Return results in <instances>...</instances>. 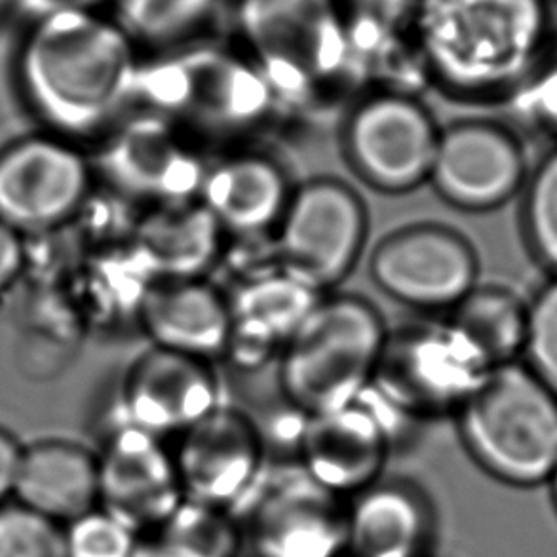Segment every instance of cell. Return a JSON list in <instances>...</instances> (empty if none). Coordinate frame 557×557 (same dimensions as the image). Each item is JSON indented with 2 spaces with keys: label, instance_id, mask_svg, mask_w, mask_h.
<instances>
[{
  "label": "cell",
  "instance_id": "6da1fadb",
  "mask_svg": "<svg viewBox=\"0 0 557 557\" xmlns=\"http://www.w3.org/2000/svg\"><path fill=\"white\" fill-rule=\"evenodd\" d=\"M23 98L65 137L106 128L136 91L137 46L83 2L50 7L23 33L15 58Z\"/></svg>",
  "mask_w": 557,
  "mask_h": 557
},
{
  "label": "cell",
  "instance_id": "7a4b0ae2",
  "mask_svg": "<svg viewBox=\"0 0 557 557\" xmlns=\"http://www.w3.org/2000/svg\"><path fill=\"white\" fill-rule=\"evenodd\" d=\"M424 67L460 96H512L548 61L550 0H414Z\"/></svg>",
  "mask_w": 557,
  "mask_h": 557
},
{
  "label": "cell",
  "instance_id": "3957f363",
  "mask_svg": "<svg viewBox=\"0 0 557 557\" xmlns=\"http://www.w3.org/2000/svg\"><path fill=\"white\" fill-rule=\"evenodd\" d=\"M388 333L362 295H322L280 352L282 396L302 419L355 404L370 392Z\"/></svg>",
  "mask_w": 557,
  "mask_h": 557
},
{
  "label": "cell",
  "instance_id": "277c9868",
  "mask_svg": "<svg viewBox=\"0 0 557 557\" xmlns=\"http://www.w3.org/2000/svg\"><path fill=\"white\" fill-rule=\"evenodd\" d=\"M472 459L516 487L548 483L557 470V396L525 363L490 371L457 411Z\"/></svg>",
  "mask_w": 557,
  "mask_h": 557
},
{
  "label": "cell",
  "instance_id": "5b68a950",
  "mask_svg": "<svg viewBox=\"0 0 557 557\" xmlns=\"http://www.w3.org/2000/svg\"><path fill=\"white\" fill-rule=\"evenodd\" d=\"M234 17L271 90L301 94L355 61L343 0H238Z\"/></svg>",
  "mask_w": 557,
  "mask_h": 557
},
{
  "label": "cell",
  "instance_id": "8992f818",
  "mask_svg": "<svg viewBox=\"0 0 557 557\" xmlns=\"http://www.w3.org/2000/svg\"><path fill=\"white\" fill-rule=\"evenodd\" d=\"M242 548L251 557H343L347 500L314 482L301 465H267L234 508Z\"/></svg>",
  "mask_w": 557,
  "mask_h": 557
},
{
  "label": "cell",
  "instance_id": "52a82bcc",
  "mask_svg": "<svg viewBox=\"0 0 557 557\" xmlns=\"http://www.w3.org/2000/svg\"><path fill=\"white\" fill-rule=\"evenodd\" d=\"M362 196L337 177H314L294 188L272 233L280 271L325 295L347 280L368 240Z\"/></svg>",
  "mask_w": 557,
  "mask_h": 557
},
{
  "label": "cell",
  "instance_id": "ba28073f",
  "mask_svg": "<svg viewBox=\"0 0 557 557\" xmlns=\"http://www.w3.org/2000/svg\"><path fill=\"white\" fill-rule=\"evenodd\" d=\"M490 362L447 320L388 333L371 388L406 417L457 413L490 375Z\"/></svg>",
  "mask_w": 557,
  "mask_h": 557
},
{
  "label": "cell",
  "instance_id": "9c48e42d",
  "mask_svg": "<svg viewBox=\"0 0 557 557\" xmlns=\"http://www.w3.org/2000/svg\"><path fill=\"white\" fill-rule=\"evenodd\" d=\"M440 129L419 99L388 88L360 99L348 113L343 151L366 185L404 195L429 183Z\"/></svg>",
  "mask_w": 557,
  "mask_h": 557
},
{
  "label": "cell",
  "instance_id": "30bf717a",
  "mask_svg": "<svg viewBox=\"0 0 557 557\" xmlns=\"http://www.w3.org/2000/svg\"><path fill=\"white\" fill-rule=\"evenodd\" d=\"M371 280L394 301L424 312H449L478 286L472 244L451 226L422 221L399 226L376 242Z\"/></svg>",
  "mask_w": 557,
  "mask_h": 557
},
{
  "label": "cell",
  "instance_id": "8fae6325",
  "mask_svg": "<svg viewBox=\"0 0 557 557\" xmlns=\"http://www.w3.org/2000/svg\"><path fill=\"white\" fill-rule=\"evenodd\" d=\"M91 168L63 137H29L0 154V221L15 233L52 231L90 195Z\"/></svg>",
  "mask_w": 557,
  "mask_h": 557
},
{
  "label": "cell",
  "instance_id": "7c38bea8",
  "mask_svg": "<svg viewBox=\"0 0 557 557\" xmlns=\"http://www.w3.org/2000/svg\"><path fill=\"white\" fill-rule=\"evenodd\" d=\"M172 453L185 500L228 513L269 465L261 429L225 404L182 432Z\"/></svg>",
  "mask_w": 557,
  "mask_h": 557
},
{
  "label": "cell",
  "instance_id": "4fadbf2b",
  "mask_svg": "<svg viewBox=\"0 0 557 557\" xmlns=\"http://www.w3.org/2000/svg\"><path fill=\"white\" fill-rule=\"evenodd\" d=\"M520 139L497 122L468 119L440 129L429 183L462 211L497 210L528 182Z\"/></svg>",
  "mask_w": 557,
  "mask_h": 557
},
{
  "label": "cell",
  "instance_id": "5bb4252c",
  "mask_svg": "<svg viewBox=\"0 0 557 557\" xmlns=\"http://www.w3.org/2000/svg\"><path fill=\"white\" fill-rule=\"evenodd\" d=\"M98 455L99 508L137 535L182 506L174 453L164 440L119 421Z\"/></svg>",
  "mask_w": 557,
  "mask_h": 557
},
{
  "label": "cell",
  "instance_id": "9a60e30c",
  "mask_svg": "<svg viewBox=\"0 0 557 557\" xmlns=\"http://www.w3.org/2000/svg\"><path fill=\"white\" fill-rule=\"evenodd\" d=\"M99 166L113 187L152 206L198 198L208 168L160 113L141 114L114 129Z\"/></svg>",
  "mask_w": 557,
  "mask_h": 557
},
{
  "label": "cell",
  "instance_id": "2e32d148",
  "mask_svg": "<svg viewBox=\"0 0 557 557\" xmlns=\"http://www.w3.org/2000/svg\"><path fill=\"white\" fill-rule=\"evenodd\" d=\"M392 434L381 413L366 399L302 419L297 432V462L335 493L350 498L381 480Z\"/></svg>",
  "mask_w": 557,
  "mask_h": 557
},
{
  "label": "cell",
  "instance_id": "e0dca14e",
  "mask_svg": "<svg viewBox=\"0 0 557 557\" xmlns=\"http://www.w3.org/2000/svg\"><path fill=\"white\" fill-rule=\"evenodd\" d=\"M213 366L164 348H149L124 379L119 421L162 440L180 436L223 404Z\"/></svg>",
  "mask_w": 557,
  "mask_h": 557
},
{
  "label": "cell",
  "instance_id": "ac0fdd59",
  "mask_svg": "<svg viewBox=\"0 0 557 557\" xmlns=\"http://www.w3.org/2000/svg\"><path fill=\"white\" fill-rule=\"evenodd\" d=\"M137 322L151 347L211 363L225 358L233 330L228 295L208 278L154 280Z\"/></svg>",
  "mask_w": 557,
  "mask_h": 557
},
{
  "label": "cell",
  "instance_id": "d6986e66",
  "mask_svg": "<svg viewBox=\"0 0 557 557\" xmlns=\"http://www.w3.org/2000/svg\"><path fill=\"white\" fill-rule=\"evenodd\" d=\"M294 188L278 162L263 152H236L206 168L198 200L226 236L274 233Z\"/></svg>",
  "mask_w": 557,
  "mask_h": 557
},
{
  "label": "cell",
  "instance_id": "ffe728a7",
  "mask_svg": "<svg viewBox=\"0 0 557 557\" xmlns=\"http://www.w3.org/2000/svg\"><path fill=\"white\" fill-rule=\"evenodd\" d=\"M434 510L419 485L379 480L347 503L343 557H426Z\"/></svg>",
  "mask_w": 557,
  "mask_h": 557
},
{
  "label": "cell",
  "instance_id": "44dd1931",
  "mask_svg": "<svg viewBox=\"0 0 557 557\" xmlns=\"http://www.w3.org/2000/svg\"><path fill=\"white\" fill-rule=\"evenodd\" d=\"M320 297L284 271L242 282L228 295L233 330L225 358L242 370H253L278 358Z\"/></svg>",
  "mask_w": 557,
  "mask_h": 557
},
{
  "label": "cell",
  "instance_id": "7402d4cb",
  "mask_svg": "<svg viewBox=\"0 0 557 557\" xmlns=\"http://www.w3.org/2000/svg\"><path fill=\"white\" fill-rule=\"evenodd\" d=\"M226 233L198 198L152 206L137 221L132 248L152 280L206 278L223 259Z\"/></svg>",
  "mask_w": 557,
  "mask_h": 557
},
{
  "label": "cell",
  "instance_id": "603a6c76",
  "mask_svg": "<svg viewBox=\"0 0 557 557\" xmlns=\"http://www.w3.org/2000/svg\"><path fill=\"white\" fill-rule=\"evenodd\" d=\"M12 498L67 525L98 508V455L71 442H42L23 449Z\"/></svg>",
  "mask_w": 557,
  "mask_h": 557
},
{
  "label": "cell",
  "instance_id": "cb8c5ba5",
  "mask_svg": "<svg viewBox=\"0 0 557 557\" xmlns=\"http://www.w3.org/2000/svg\"><path fill=\"white\" fill-rule=\"evenodd\" d=\"M445 314V320L480 350L491 368L521 360L528 305L510 289L478 284Z\"/></svg>",
  "mask_w": 557,
  "mask_h": 557
},
{
  "label": "cell",
  "instance_id": "d4e9b609",
  "mask_svg": "<svg viewBox=\"0 0 557 557\" xmlns=\"http://www.w3.org/2000/svg\"><path fill=\"white\" fill-rule=\"evenodd\" d=\"M242 550L231 513L183 500L166 520L137 535L134 557H240Z\"/></svg>",
  "mask_w": 557,
  "mask_h": 557
},
{
  "label": "cell",
  "instance_id": "484cf974",
  "mask_svg": "<svg viewBox=\"0 0 557 557\" xmlns=\"http://www.w3.org/2000/svg\"><path fill=\"white\" fill-rule=\"evenodd\" d=\"M219 0H114V22L134 45H182L210 22Z\"/></svg>",
  "mask_w": 557,
  "mask_h": 557
},
{
  "label": "cell",
  "instance_id": "4316f807",
  "mask_svg": "<svg viewBox=\"0 0 557 557\" xmlns=\"http://www.w3.org/2000/svg\"><path fill=\"white\" fill-rule=\"evenodd\" d=\"M523 233L536 259L557 276V147L523 185Z\"/></svg>",
  "mask_w": 557,
  "mask_h": 557
},
{
  "label": "cell",
  "instance_id": "83f0119b",
  "mask_svg": "<svg viewBox=\"0 0 557 557\" xmlns=\"http://www.w3.org/2000/svg\"><path fill=\"white\" fill-rule=\"evenodd\" d=\"M0 557H65L63 525L8 500L0 506Z\"/></svg>",
  "mask_w": 557,
  "mask_h": 557
},
{
  "label": "cell",
  "instance_id": "f1b7e54d",
  "mask_svg": "<svg viewBox=\"0 0 557 557\" xmlns=\"http://www.w3.org/2000/svg\"><path fill=\"white\" fill-rule=\"evenodd\" d=\"M521 362L557 396V276L528 302V330Z\"/></svg>",
  "mask_w": 557,
  "mask_h": 557
},
{
  "label": "cell",
  "instance_id": "f546056e",
  "mask_svg": "<svg viewBox=\"0 0 557 557\" xmlns=\"http://www.w3.org/2000/svg\"><path fill=\"white\" fill-rule=\"evenodd\" d=\"M65 557H134L137 533L114 520L101 508H94L63 525Z\"/></svg>",
  "mask_w": 557,
  "mask_h": 557
},
{
  "label": "cell",
  "instance_id": "4dcf8cb0",
  "mask_svg": "<svg viewBox=\"0 0 557 557\" xmlns=\"http://www.w3.org/2000/svg\"><path fill=\"white\" fill-rule=\"evenodd\" d=\"M510 99L523 121L550 137L557 147V60H548L536 69Z\"/></svg>",
  "mask_w": 557,
  "mask_h": 557
},
{
  "label": "cell",
  "instance_id": "1f68e13d",
  "mask_svg": "<svg viewBox=\"0 0 557 557\" xmlns=\"http://www.w3.org/2000/svg\"><path fill=\"white\" fill-rule=\"evenodd\" d=\"M343 4L350 12L366 15L386 27H411L414 0H347Z\"/></svg>",
  "mask_w": 557,
  "mask_h": 557
},
{
  "label": "cell",
  "instance_id": "d6a6232c",
  "mask_svg": "<svg viewBox=\"0 0 557 557\" xmlns=\"http://www.w3.org/2000/svg\"><path fill=\"white\" fill-rule=\"evenodd\" d=\"M25 261L22 234L0 221V294L7 289L22 271Z\"/></svg>",
  "mask_w": 557,
  "mask_h": 557
},
{
  "label": "cell",
  "instance_id": "836d02e7",
  "mask_svg": "<svg viewBox=\"0 0 557 557\" xmlns=\"http://www.w3.org/2000/svg\"><path fill=\"white\" fill-rule=\"evenodd\" d=\"M23 447L10 432L0 429V506L14 497Z\"/></svg>",
  "mask_w": 557,
  "mask_h": 557
},
{
  "label": "cell",
  "instance_id": "e575fe53",
  "mask_svg": "<svg viewBox=\"0 0 557 557\" xmlns=\"http://www.w3.org/2000/svg\"><path fill=\"white\" fill-rule=\"evenodd\" d=\"M552 485V497H554V503H556L557 508V470L554 472V475H552L550 482Z\"/></svg>",
  "mask_w": 557,
  "mask_h": 557
},
{
  "label": "cell",
  "instance_id": "d590c367",
  "mask_svg": "<svg viewBox=\"0 0 557 557\" xmlns=\"http://www.w3.org/2000/svg\"><path fill=\"white\" fill-rule=\"evenodd\" d=\"M50 7H58V4H75V2H83V0H45Z\"/></svg>",
  "mask_w": 557,
  "mask_h": 557
}]
</instances>
